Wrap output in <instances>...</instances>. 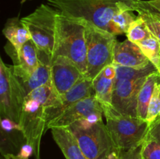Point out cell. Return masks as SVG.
I'll return each instance as SVG.
<instances>
[{"label":"cell","instance_id":"cell-16","mask_svg":"<svg viewBox=\"0 0 160 159\" xmlns=\"http://www.w3.org/2000/svg\"><path fill=\"white\" fill-rule=\"evenodd\" d=\"M2 33L17 52L26 42L31 40L29 31L19 17L8 19Z\"/></svg>","mask_w":160,"mask_h":159},{"label":"cell","instance_id":"cell-29","mask_svg":"<svg viewBox=\"0 0 160 159\" xmlns=\"http://www.w3.org/2000/svg\"><path fill=\"white\" fill-rule=\"evenodd\" d=\"M102 73L105 77L108 78V79L115 80L117 77V71H116V68L114 64H111V65H107L104 70L102 71Z\"/></svg>","mask_w":160,"mask_h":159},{"label":"cell","instance_id":"cell-31","mask_svg":"<svg viewBox=\"0 0 160 159\" xmlns=\"http://www.w3.org/2000/svg\"><path fill=\"white\" fill-rule=\"evenodd\" d=\"M130 159H143L142 158V154H141V147L131 151Z\"/></svg>","mask_w":160,"mask_h":159},{"label":"cell","instance_id":"cell-34","mask_svg":"<svg viewBox=\"0 0 160 159\" xmlns=\"http://www.w3.org/2000/svg\"></svg>","mask_w":160,"mask_h":159},{"label":"cell","instance_id":"cell-12","mask_svg":"<svg viewBox=\"0 0 160 159\" xmlns=\"http://www.w3.org/2000/svg\"><path fill=\"white\" fill-rule=\"evenodd\" d=\"M9 54L14 60L12 70L19 81L28 79L40 63L38 48L32 40L26 42L18 52L14 48Z\"/></svg>","mask_w":160,"mask_h":159},{"label":"cell","instance_id":"cell-1","mask_svg":"<svg viewBox=\"0 0 160 159\" xmlns=\"http://www.w3.org/2000/svg\"><path fill=\"white\" fill-rule=\"evenodd\" d=\"M61 104V97L52 82L35 89L25 97L19 124L26 143L34 149L36 159H41V141L48 129V111L58 108Z\"/></svg>","mask_w":160,"mask_h":159},{"label":"cell","instance_id":"cell-33","mask_svg":"<svg viewBox=\"0 0 160 159\" xmlns=\"http://www.w3.org/2000/svg\"><path fill=\"white\" fill-rule=\"evenodd\" d=\"M28 1H31V0H21L20 3H21V4H23V3H25L26 2H28Z\"/></svg>","mask_w":160,"mask_h":159},{"label":"cell","instance_id":"cell-13","mask_svg":"<svg viewBox=\"0 0 160 159\" xmlns=\"http://www.w3.org/2000/svg\"><path fill=\"white\" fill-rule=\"evenodd\" d=\"M113 63L130 68H144L152 62L137 44L128 39L116 44Z\"/></svg>","mask_w":160,"mask_h":159},{"label":"cell","instance_id":"cell-20","mask_svg":"<svg viewBox=\"0 0 160 159\" xmlns=\"http://www.w3.org/2000/svg\"><path fill=\"white\" fill-rule=\"evenodd\" d=\"M115 80L108 79L99 73L93 80V87L95 96L101 104L102 108L113 107L112 104V92Z\"/></svg>","mask_w":160,"mask_h":159},{"label":"cell","instance_id":"cell-18","mask_svg":"<svg viewBox=\"0 0 160 159\" xmlns=\"http://www.w3.org/2000/svg\"><path fill=\"white\" fill-rule=\"evenodd\" d=\"M52 63L46 61L40 60L38 68L25 80L19 81L27 95L35 89L52 82ZM18 80V79H17Z\"/></svg>","mask_w":160,"mask_h":159},{"label":"cell","instance_id":"cell-26","mask_svg":"<svg viewBox=\"0 0 160 159\" xmlns=\"http://www.w3.org/2000/svg\"><path fill=\"white\" fill-rule=\"evenodd\" d=\"M160 116V80L155 85L152 96L149 102L148 108V115L146 120L149 123Z\"/></svg>","mask_w":160,"mask_h":159},{"label":"cell","instance_id":"cell-27","mask_svg":"<svg viewBox=\"0 0 160 159\" xmlns=\"http://www.w3.org/2000/svg\"><path fill=\"white\" fill-rule=\"evenodd\" d=\"M139 9L149 11L160 15V0H148V1L141 0L138 6L137 11Z\"/></svg>","mask_w":160,"mask_h":159},{"label":"cell","instance_id":"cell-9","mask_svg":"<svg viewBox=\"0 0 160 159\" xmlns=\"http://www.w3.org/2000/svg\"><path fill=\"white\" fill-rule=\"evenodd\" d=\"M103 110L95 95L81 100L66 109L59 116L49 122L48 129L53 127H68L75 122L88 120L98 122L102 120Z\"/></svg>","mask_w":160,"mask_h":159},{"label":"cell","instance_id":"cell-14","mask_svg":"<svg viewBox=\"0 0 160 159\" xmlns=\"http://www.w3.org/2000/svg\"><path fill=\"white\" fill-rule=\"evenodd\" d=\"M95 95L93 87V80L88 77H85L72 87L63 96L61 97L62 104L58 108L48 111V123L57 118L66 109L81 100ZM48 126V125H47Z\"/></svg>","mask_w":160,"mask_h":159},{"label":"cell","instance_id":"cell-10","mask_svg":"<svg viewBox=\"0 0 160 159\" xmlns=\"http://www.w3.org/2000/svg\"><path fill=\"white\" fill-rule=\"evenodd\" d=\"M145 78L129 80L116 78L114 81L112 104L122 115L138 117V99L139 91L145 81Z\"/></svg>","mask_w":160,"mask_h":159},{"label":"cell","instance_id":"cell-8","mask_svg":"<svg viewBox=\"0 0 160 159\" xmlns=\"http://www.w3.org/2000/svg\"><path fill=\"white\" fill-rule=\"evenodd\" d=\"M26 94L13 73L12 65L0 59V112L3 118L19 123Z\"/></svg>","mask_w":160,"mask_h":159},{"label":"cell","instance_id":"cell-24","mask_svg":"<svg viewBox=\"0 0 160 159\" xmlns=\"http://www.w3.org/2000/svg\"><path fill=\"white\" fill-rule=\"evenodd\" d=\"M126 34L128 40L136 44L152 35L145 20L139 15L138 16V18L131 23Z\"/></svg>","mask_w":160,"mask_h":159},{"label":"cell","instance_id":"cell-2","mask_svg":"<svg viewBox=\"0 0 160 159\" xmlns=\"http://www.w3.org/2000/svg\"><path fill=\"white\" fill-rule=\"evenodd\" d=\"M60 14L83 19L110 32L112 17L120 11H137L141 0H45Z\"/></svg>","mask_w":160,"mask_h":159},{"label":"cell","instance_id":"cell-19","mask_svg":"<svg viewBox=\"0 0 160 159\" xmlns=\"http://www.w3.org/2000/svg\"><path fill=\"white\" fill-rule=\"evenodd\" d=\"M160 80V73L159 72L152 73L148 76L144 82L138 94V117L142 119H146L148 115V108L149 102L152 96L155 85Z\"/></svg>","mask_w":160,"mask_h":159},{"label":"cell","instance_id":"cell-11","mask_svg":"<svg viewBox=\"0 0 160 159\" xmlns=\"http://www.w3.org/2000/svg\"><path fill=\"white\" fill-rule=\"evenodd\" d=\"M52 83L60 97L82 80L86 75L81 72L79 67L65 56H56L51 65Z\"/></svg>","mask_w":160,"mask_h":159},{"label":"cell","instance_id":"cell-22","mask_svg":"<svg viewBox=\"0 0 160 159\" xmlns=\"http://www.w3.org/2000/svg\"><path fill=\"white\" fill-rule=\"evenodd\" d=\"M138 18V16L131 10L120 11L115 14L111 20L110 33L114 35L127 34L131 23Z\"/></svg>","mask_w":160,"mask_h":159},{"label":"cell","instance_id":"cell-7","mask_svg":"<svg viewBox=\"0 0 160 159\" xmlns=\"http://www.w3.org/2000/svg\"><path fill=\"white\" fill-rule=\"evenodd\" d=\"M87 76L93 80L107 65L113 63L117 40L114 34L86 21Z\"/></svg>","mask_w":160,"mask_h":159},{"label":"cell","instance_id":"cell-5","mask_svg":"<svg viewBox=\"0 0 160 159\" xmlns=\"http://www.w3.org/2000/svg\"><path fill=\"white\" fill-rule=\"evenodd\" d=\"M59 12L48 4H41L29 15L21 18L39 51V57L52 62L57 37V21Z\"/></svg>","mask_w":160,"mask_h":159},{"label":"cell","instance_id":"cell-30","mask_svg":"<svg viewBox=\"0 0 160 159\" xmlns=\"http://www.w3.org/2000/svg\"><path fill=\"white\" fill-rule=\"evenodd\" d=\"M32 154H34V149H33V147L31 146V145L26 143V144H24L23 146L21 147L20 151L18 154L21 155L22 157H28Z\"/></svg>","mask_w":160,"mask_h":159},{"label":"cell","instance_id":"cell-15","mask_svg":"<svg viewBox=\"0 0 160 159\" xmlns=\"http://www.w3.org/2000/svg\"><path fill=\"white\" fill-rule=\"evenodd\" d=\"M51 132L55 142L66 159H88L72 132L65 127H53Z\"/></svg>","mask_w":160,"mask_h":159},{"label":"cell","instance_id":"cell-32","mask_svg":"<svg viewBox=\"0 0 160 159\" xmlns=\"http://www.w3.org/2000/svg\"><path fill=\"white\" fill-rule=\"evenodd\" d=\"M5 159H28V157H22L20 154H4Z\"/></svg>","mask_w":160,"mask_h":159},{"label":"cell","instance_id":"cell-3","mask_svg":"<svg viewBox=\"0 0 160 159\" xmlns=\"http://www.w3.org/2000/svg\"><path fill=\"white\" fill-rule=\"evenodd\" d=\"M88 159H118L121 156L102 120H81L67 127Z\"/></svg>","mask_w":160,"mask_h":159},{"label":"cell","instance_id":"cell-28","mask_svg":"<svg viewBox=\"0 0 160 159\" xmlns=\"http://www.w3.org/2000/svg\"><path fill=\"white\" fill-rule=\"evenodd\" d=\"M2 129L5 131H12L17 129L21 132V126L17 122L8 118H2L1 121Z\"/></svg>","mask_w":160,"mask_h":159},{"label":"cell","instance_id":"cell-23","mask_svg":"<svg viewBox=\"0 0 160 159\" xmlns=\"http://www.w3.org/2000/svg\"><path fill=\"white\" fill-rule=\"evenodd\" d=\"M148 60L154 65L160 73V41L151 35L137 44Z\"/></svg>","mask_w":160,"mask_h":159},{"label":"cell","instance_id":"cell-21","mask_svg":"<svg viewBox=\"0 0 160 159\" xmlns=\"http://www.w3.org/2000/svg\"><path fill=\"white\" fill-rule=\"evenodd\" d=\"M114 65L117 71L116 78L121 80H135L147 77L152 73L159 72L152 63L149 64L144 68H130V67L122 66L117 64H114Z\"/></svg>","mask_w":160,"mask_h":159},{"label":"cell","instance_id":"cell-25","mask_svg":"<svg viewBox=\"0 0 160 159\" xmlns=\"http://www.w3.org/2000/svg\"><path fill=\"white\" fill-rule=\"evenodd\" d=\"M137 12L145 20L152 34L160 41V15L142 9H139Z\"/></svg>","mask_w":160,"mask_h":159},{"label":"cell","instance_id":"cell-6","mask_svg":"<svg viewBox=\"0 0 160 159\" xmlns=\"http://www.w3.org/2000/svg\"><path fill=\"white\" fill-rule=\"evenodd\" d=\"M102 110L107 129L119 151L128 152L141 147L150 126L146 119L122 115L113 107Z\"/></svg>","mask_w":160,"mask_h":159},{"label":"cell","instance_id":"cell-17","mask_svg":"<svg viewBox=\"0 0 160 159\" xmlns=\"http://www.w3.org/2000/svg\"><path fill=\"white\" fill-rule=\"evenodd\" d=\"M141 154L143 159H160V116L150 123L141 145Z\"/></svg>","mask_w":160,"mask_h":159},{"label":"cell","instance_id":"cell-4","mask_svg":"<svg viewBox=\"0 0 160 159\" xmlns=\"http://www.w3.org/2000/svg\"><path fill=\"white\" fill-rule=\"evenodd\" d=\"M85 23L83 19L71 18L59 13L54 58L58 55L69 58L87 76Z\"/></svg>","mask_w":160,"mask_h":159}]
</instances>
